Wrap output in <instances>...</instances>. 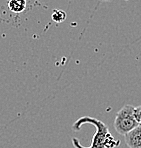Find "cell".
Segmentation results:
<instances>
[{
    "label": "cell",
    "instance_id": "7",
    "mask_svg": "<svg viewBox=\"0 0 141 148\" xmlns=\"http://www.w3.org/2000/svg\"><path fill=\"white\" fill-rule=\"evenodd\" d=\"M100 2H110V1H112V0H99Z\"/></svg>",
    "mask_w": 141,
    "mask_h": 148
},
{
    "label": "cell",
    "instance_id": "1",
    "mask_svg": "<svg viewBox=\"0 0 141 148\" xmlns=\"http://www.w3.org/2000/svg\"><path fill=\"white\" fill-rule=\"evenodd\" d=\"M90 124L93 125L96 129L94 136L92 137V143L90 146H82L80 144L79 139L73 137L72 144L75 148H116L120 145V140L115 139L111 133L109 132L108 126L102 121L90 116H83L75 121L72 126L74 131H79L82 125Z\"/></svg>",
    "mask_w": 141,
    "mask_h": 148
},
{
    "label": "cell",
    "instance_id": "3",
    "mask_svg": "<svg viewBox=\"0 0 141 148\" xmlns=\"http://www.w3.org/2000/svg\"><path fill=\"white\" fill-rule=\"evenodd\" d=\"M124 138L129 148H141V124L125 134Z\"/></svg>",
    "mask_w": 141,
    "mask_h": 148
},
{
    "label": "cell",
    "instance_id": "6",
    "mask_svg": "<svg viewBox=\"0 0 141 148\" xmlns=\"http://www.w3.org/2000/svg\"><path fill=\"white\" fill-rule=\"evenodd\" d=\"M134 115H135V118L138 121V123L141 124V105L134 108Z\"/></svg>",
    "mask_w": 141,
    "mask_h": 148
},
{
    "label": "cell",
    "instance_id": "2",
    "mask_svg": "<svg viewBox=\"0 0 141 148\" xmlns=\"http://www.w3.org/2000/svg\"><path fill=\"white\" fill-rule=\"evenodd\" d=\"M134 106L126 104L117 112L114 119V129L117 133L124 136L139 125L134 115Z\"/></svg>",
    "mask_w": 141,
    "mask_h": 148
},
{
    "label": "cell",
    "instance_id": "4",
    "mask_svg": "<svg viewBox=\"0 0 141 148\" xmlns=\"http://www.w3.org/2000/svg\"><path fill=\"white\" fill-rule=\"evenodd\" d=\"M27 1L26 0H9L8 8L14 13H21L26 9Z\"/></svg>",
    "mask_w": 141,
    "mask_h": 148
},
{
    "label": "cell",
    "instance_id": "5",
    "mask_svg": "<svg viewBox=\"0 0 141 148\" xmlns=\"http://www.w3.org/2000/svg\"><path fill=\"white\" fill-rule=\"evenodd\" d=\"M51 17H52V20H53L54 22H56V23H61V22H63L65 19H66L67 15H66V12L63 11V10H61V9H55L53 11V13H52Z\"/></svg>",
    "mask_w": 141,
    "mask_h": 148
}]
</instances>
